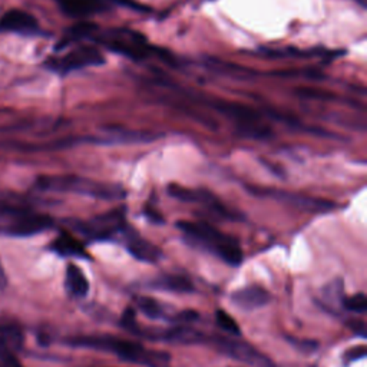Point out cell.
Masks as SVG:
<instances>
[{"label":"cell","instance_id":"1","mask_svg":"<svg viewBox=\"0 0 367 367\" xmlns=\"http://www.w3.org/2000/svg\"><path fill=\"white\" fill-rule=\"evenodd\" d=\"M65 343L72 347L114 353L124 361L143 364L145 367H169V363H171V356L165 352L145 349L143 345L109 334L75 336L66 338Z\"/></svg>","mask_w":367,"mask_h":367},{"label":"cell","instance_id":"9","mask_svg":"<svg viewBox=\"0 0 367 367\" xmlns=\"http://www.w3.org/2000/svg\"><path fill=\"white\" fill-rule=\"evenodd\" d=\"M103 64V55L99 52L98 48L89 45L76 48L69 53L59 56V58H53L46 62L49 69L59 75H68L71 72H76L91 66H101Z\"/></svg>","mask_w":367,"mask_h":367},{"label":"cell","instance_id":"8","mask_svg":"<svg viewBox=\"0 0 367 367\" xmlns=\"http://www.w3.org/2000/svg\"><path fill=\"white\" fill-rule=\"evenodd\" d=\"M207 342L211 346H214L220 353L241 363L250 364L252 367H275L274 363L267 356L260 353L256 347H252L245 342L237 340V338L211 336L207 337Z\"/></svg>","mask_w":367,"mask_h":367},{"label":"cell","instance_id":"24","mask_svg":"<svg viewBox=\"0 0 367 367\" xmlns=\"http://www.w3.org/2000/svg\"><path fill=\"white\" fill-rule=\"evenodd\" d=\"M215 322H217V326L222 331L230 333L231 336H240L238 324L236 323V320L229 313H225L224 310H217V312H215Z\"/></svg>","mask_w":367,"mask_h":367},{"label":"cell","instance_id":"17","mask_svg":"<svg viewBox=\"0 0 367 367\" xmlns=\"http://www.w3.org/2000/svg\"><path fill=\"white\" fill-rule=\"evenodd\" d=\"M50 248L64 257H76V259H89L87 250L83 244L78 241L73 236L68 233H62L59 237H56L50 245Z\"/></svg>","mask_w":367,"mask_h":367},{"label":"cell","instance_id":"10","mask_svg":"<svg viewBox=\"0 0 367 367\" xmlns=\"http://www.w3.org/2000/svg\"><path fill=\"white\" fill-rule=\"evenodd\" d=\"M250 189L252 194H256V195L268 196V199L274 201L283 203L297 210L313 213V214L327 213L336 208V204L329 200L316 199V196H308V195L298 194V192H290V191H283V189H277V188H256V187H251Z\"/></svg>","mask_w":367,"mask_h":367},{"label":"cell","instance_id":"19","mask_svg":"<svg viewBox=\"0 0 367 367\" xmlns=\"http://www.w3.org/2000/svg\"><path fill=\"white\" fill-rule=\"evenodd\" d=\"M98 29H99L98 24L88 22V20H80L76 24L69 27L66 34L64 35L62 41L59 42V45L56 46V49H64L72 43L80 42V41H91Z\"/></svg>","mask_w":367,"mask_h":367},{"label":"cell","instance_id":"32","mask_svg":"<svg viewBox=\"0 0 367 367\" xmlns=\"http://www.w3.org/2000/svg\"><path fill=\"white\" fill-rule=\"evenodd\" d=\"M8 286V277H6V273L2 267V264H0V290L5 289Z\"/></svg>","mask_w":367,"mask_h":367},{"label":"cell","instance_id":"23","mask_svg":"<svg viewBox=\"0 0 367 367\" xmlns=\"http://www.w3.org/2000/svg\"><path fill=\"white\" fill-rule=\"evenodd\" d=\"M342 305L347 310V312L364 315L367 312V297L364 293H357L350 297H343Z\"/></svg>","mask_w":367,"mask_h":367},{"label":"cell","instance_id":"14","mask_svg":"<svg viewBox=\"0 0 367 367\" xmlns=\"http://www.w3.org/2000/svg\"><path fill=\"white\" fill-rule=\"evenodd\" d=\"M56 3L64 15L79 20L108 12L110 8L106 0H56Z\"/></svg>","mask_w":367,"mask_h":367},{"label":"cell","instance_id":"31","mask_svg":"<svg viewBox=\"0 0 367 367\" xmlns=\"http://www.w3.org/2000/svg\"><path fill=\"white\" fill-rule=\"evenodd\" d=\"M145 215H147V217H148V220H150V221H152V222H157V224H161V222H164V220H162V215H161L158 211L152 210L151 207H147V210H145Z\"/></svg>","mask_w":367,"mask_h":367},{"label":"cell","instance_id":"25","mask_svg":"<svg viewBox=\"0 0 367 367\" xmlns=\"http://www.w3.org/2000/svg\"><path fill=\"white\" fill-rule=\"evenodd\" d=\"M120 323H121V326H122L127 331H129L131 334L143 337V329H141V327L138 326L136 313H135L134 308H127V310H125Z\"/></svg>","mask_w":367,"mask_h":367},{"label":"cell","instance_id":"15","mask_svg":"<svg viewBox=\"0 0 367 367\" xmlns=\"http://www.w3.org/2000/svg\"><path fill=\"white\" fill-rule=\"evenodd\" d=\"M230 298L234 305L250 312V310H256L268 304L271 296L266 289L260 286H247L234 292Z\"/></svg>","mask_w":367,"mask_h":367},{"label":"cell","instance_id":"4","mask_svg":"<svg viewBox=\"0 0 367 367\" xmlns=\"http://www.w3.org/2000/svg\"><path fill=\"white\" fill-rule=\"evenodd\" d=\"M211 109L218 112L220 115L227 118L236 128V132L247 139L267 141L273 136L271 128L264 122L263 117L256 109L245 106L238 102L213 99L206 101Z\"/></svg>","mask_w":367,"mask_h":367},{"label":"cell","instance_id":"27","mask_svg":"<svg viewBox=\"0 0 367 367\" xmlns=\"http://www.w3.org/2000/svg\"><path fill=\"white\" fill-rule=\"evenodd\" d=\"M199 313L195 312V310H184V312H180L175 316V322L178 323H192L195 320H199Z\"/></svg>","mask_w":367,"mask_h":367},{"label":"cell","instance_id":"28","mask_svg":"<svg viewBox=\"0 0 367 367\" xmlns=\"http://www.w3.org/2000/svg\"><path fill=\"white\" fill-rule=\"evenodd\" d=\"M289 340L292 342L293 346H296L297 349H300L301 352H313L317 349V343L316 342H310V340H296V338L289 337Z\"/></svg>","mask_w":367,"mask_h":367},{"label":"cell","instance_id":"16","mask_svg":"<svg viewBox=\"0 0 367 367\" xmlns=\"http://www.w3.org/2000/svg\"><path fill=\"white\" fill-rule=\"evenodd\" d=\"M207 337L208 336L192 327L178 326L169 330L158 331L157 340H161L162 338V340L171 342L174 345H199V343H207Z\"/></svg>","mask_w":367,"mask_h":367},{"label":"cell","instance_id":"20","mask_svg":"<svg viewBox=\"0 0 367 367\" xmlns=\"http://www.w3.org/2000/svg\"><path fill=\"white\" fill-rule=\"evenodd\" d=\"M23 347V333L16 324H0V353L15 354Z\"/></svg>","mask_w":367,"mask_h":367},{"label":"cell","instance_id":"21","mask_svg":"<svg viewBox=\"0 0 367 367\" xmlns=\"http://www.w3.org/2000/svg\"><path fill=\"white\" fill-rule=\"evenodd\" d=\"M152 286L155 289L166 290V292H173V293H194L195 287L192 285V281L180 274H166L161 275L157 280L152 281Z\"/></svg>","mask_w":367,"mask_h":367},{"label":"cell","instance_id":"2","mask_svg":"<svg viewBox=\"0 0 367 367\" xmlns=\"http://www.w3.org/2000/svg\"><path fill=\"white\" fill-rule=\"evenodd\" d=\"M177 227L182 233L187 243L213 252L225 264L237 267L243 261V250L238 241L217 230L206 221H178Z\"/></svg>","mask_w":367,"mask_h":367},{"label":"cell","instance_id":"7","mask_svg":"<svg viewBox=\"0 0 367 367\" xmlns=\"http://www.w3.org/2000/svg\"><path fill=\"white\" fill-rule=\"evenodd\" d=\"M168 194L181 203L200 206L207 214L218 220H231V221L240 220V215L237 213L231 211L227 206H224L218 196H215L208 189H203V188L194 189V188H187L173 184L168 187Z\"/></svg>","mask_w":367,"mask_h":367},{"label":"cell","instance_id":"22","mask_svg":"<svg viewBox=\"0 0 367 367\" xmlns=\"http://www.w3.org/2000/svg\"><path fill=\"white\" fill-rule=\"evenodd\" d=\"M135 305L139 312L148 319L157 320V319H161L164 316V310H162L161 304L151 297H144V296L136 297Z\"/></svg>","mask_w":367,"mask_h":367},{"label":"cell","instance_id":"12","mask_svg":"<svg viewBox=\"0 0 367 367\" xmlns=\"http://www.w3.org/2000/svg\"><path fill=\"white\" fill-rule=\"evenodd\" d=\"M0 32L34 35L39 32L36 17L20 9H10L0 16Z\"/></svg>","mask_w":367,"mask_h":367},{"label":"cell","instance_id":"11","mask_svg":"<svg viewBox=\"0 0 367 367\" xmlns=\"http://www.w3.org/2000/svg\"><path fill=\"white\" fill-rule=\"evenodd\" d=\"M52 225L53 220L49 215L17 210L15 213V220L6 229V231L8 234L15 237H29L49 230Z\"/></svg>","mask_w":367,"mask_h":367},{"label":"cell","instance_id":"29","mask_svg":"<svg viewBox=\"0 0 367 367\" xmlns=\"http://www.w3.org/2000/svg\"><path fill=\"white\" fill-rule=\"evenodd\" d=\"M366 356V347L364 346H360V347H354V349H350L346 354H345V359L347 361H353V360H357V359H361Z\"/></svg>","mask_w":367,"mask_h":367},{"label":"cell","instance_id":"26","mask_svg":"<svg viewBox=\"0 0 367 367\" xmlns=\"http://www.w3.org/2000/svg\"><path fill=\"white\" fill-rule=\"evenodd\" d=\"M106 2L109 5L112 3V5H117V6H121V8L134 10V12H139V13H148L151 10L148 6L136 2V0H106Z\"/></svg>","mask_w":367,"mask_h":367},{"label":"cell","instance_id":"5","mask_svg":"<svg viewBox=\"0 0 367 367\" xmlns=\"http://www.w3.org/2000/svg\"><path fill=\"white\" fill-rule=\"evenodd\" d=\"M39 188L45 191L73 192L85 196H92L98 200L115 201L125 199V189L117 184L102 182L85 177H43L38 181Z\"/></svg>","mask_w":367,"mask_h":367},{"label":"cell","instance_id":"13","mask_svg":"<svg viewBox=\"0 0 367 367\" xmlns=\"http://www.w3.org/2000/svg\"><path fill=\"white\" fill-rule=\"evenodd\" d=\"M122 240L125 241V247L129 251L131 256L139 261L154 264L158 263L159 259L162 257V251L151 241L141 237L132 227L127 230Z\"/></svg>","mask_w":367,"mask_h":367},{"label":"cell","instance_id":"30","mask_svg":"<svg viewBox=\"0 0 367 367\" xmlns=\"http://www.w3.org/2000/svg\"><path fill=\"white\" fill-rule=\"evenodd\" d=\"M347 326L360 337H366V324L361 320H349Z\"/></svg>","mask_w":367,"mask_h":367},{"label":"cell","instance_id":"18","mask_svg":"<svg viewBox=\"0 0 367 367\" xmlns=\"http://www.w3.org/2000/svg\"><path fill=\"white\" fill-rule=\"evenodd\" d=\"M65 287L72 297L83 298L89 293V281L78 266L69 264L65 274Z\"/></svg>","mask_w":367,"mask_h":367},{"label":"cell","instance_id":"6","mask_svg":"<svg viewBox=\"0 0 367 367\" xmlns=\"http://www.w3.org/2000/svg\"><path fill=\"white\" fill-rule=\"evenodd\" d=\"M71 227L94 241H110L117 240L118 237H124L127 230L131 227L127 221L125 208L120 207L110 210L105 214H99L89 220H71L68 221Z\"/></svg>","mask_w":367,"mask_h":367},{"label":"cell","instance_id":"3","mask_svg":"<svg viewBox=\"0 0 367 367\" xmlns=\"http://www.w3.org/2000/svg\"><path fill=\"white\" fill-rule=\"evenodd\" d=\"M94 43L103 46L106 50L117 53L134 62L147 61L154 53H158L152 48L147 38L128 27H110V29H98L91 39Z\"/></svg>","mask_w":367,"mask_h":367},{"label":"cell","instance_id":"33","mask_svg":"<svg viewBox=\"0 0 367 367\" xmlns=\"http://www.w3.org/2000/svg\"><path fill=\"white\" fill-rule=\"evenodd\" d=\"M356 2H357L361 8H366V0H356Z\"/></svg>","mask_w":367,"mask_h":367}]
</instances>
